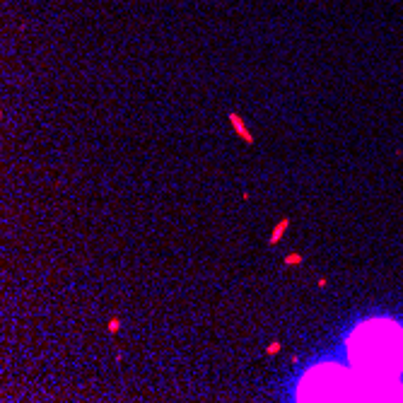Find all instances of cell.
<instances>
[{"label":"cell","mask_w":403,"mask_h":403,"mask_svg":"<svg viewBox=\"0 0 403 403\" xmlns=\"http://www.w3.org/2000/svg\"><path fill=\"white\" fill-rule=\"evenodd\" d=\"M227 119H229V124L234 126V133H237V136L244 140L247 145H254V136H252V131H249V128H247V124H244V121H242L239 114H234V111H232V114H227Z\"/></svg>","instance_id":"1"},{"label":"cell","mask_w":403,"mask_h":403,"mask_svg":"<svg viewBox=\"0 0 403 403\" xmlns=\"http://www.w3.org/2000/svg\"><path fill=\"white\" fill-rule=\"evenodd\" d=\"M119 329H121V322H119V319H111V322H109V331H111V334H116Z\"/></svg>","instance_id":"4"},{"label":"cell","mask_w":403,"mask_h":403,"mask_svg":"<svg viewBox=\"0 0 403 403\" xmlns=\"http://www.w3.org/2000/svg\"><path fill=\"white\" fill-rule=\"evenodd\" d=\"M278 350H280V343L276 341V343H271V345H268V355H276L278 353Z\"/></svg>","instance_id":"5"},{"label":"cell","mask_w":403,"mask_h":403,"mask_svg":"<svg viewBox=\"0 0 403 403\" xmlns=\"http://www.w3.org/2000/svg\"><path fill=\"white\" fill-rule=\"evenodd\" d=\"M287 227H290V220H287V217H283V220H280L278 225H276V229L271 232V237H268V244H278V242L283 239V234L287 232Z\"/></svg>","instance_id":"2"},{"label":"cell","mask_w":403,"mask_h":403,"mask_svg":"<svg viewBox=\"0 0 403 403\" xmlns=\"http://www.w3.org/2000/svg\"><path fill=\"white\" fill-rule=\"evenodd\" d=\"M297 264H302V256H299V254L285 256V266H297Z\"/></svg>","instance_id":"3"}]
</instances>
